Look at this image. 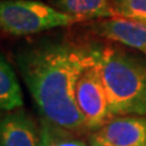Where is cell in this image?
<instances>
[{
	"label": "cell",
	"mask_w": 146,
	"mask_h": 146,
	"mask_svg": "<svg viewBox=\"0 0 146 146\" xmlns=\"http://www.w3.org/2000/svg\"><path fill=\"white\" fill-rule=\"evenodd\" d=\"M96 60V49L45 38L22 46L16 67L43 118L76 134L88 131L76 100L79 77Z\"/></svg>",
	"instance_id": "cell-1"
},
{
	"label": "cell",
	"mask_w": 146,
	"mask_h": 146,
	"mask_svg": "<svg viewBox=\"0 0 146 146\" xmlns=\"http://www.w3.org/2000/svg\"><path fill=\"white\" fill-rule=\"evenodd\" d=\"M111 116H146V58L118 46L96 49Z\"/></svg>",
	"instance_id": "cell-2"
},
{
	"label": "cell",
	"mask_w": 146,
	"mask_h": 146,
	"mask_svg": "<svg viewBox=\"0 0 146 146\" xmlns=\"http://www.w3.org/2000/svg\"><path fill=\"white\" fill-rule=\"evenodd\" d=\"M82 22L39 0H0V31L22 36Z\"/></svg>",
	"instance_id": "cell-3"
},
{
	"label": "cell",
	"mask_w": 146,
	"mask_h": 146,
	"mask_svg": "<svg viewBox=\"0 0 146 146\" xmlns=\"http://www.w3.org/2000/svg\"><path fill=\"white\" fill-rule=\"evenodd\" d=\"M76 100L88 131H94L112 118L98 58L79 77Z\"/></svg>",
	"instance_id": "cell-4"
},
{
	"label": "cell",
	"mask_w": 146,
	"mask_h": 146,
	"mask_svg": "<svg viewBox=\"0 0 146 146\" xmlns=\"http://www.w3.org/2000/svg\"><path fill=\"white\" fill-rule=\"evenodd\" d=\"M90 146H146V116H117L90 131Z\"/></svg>",
	"instance_id": "cell-5"
},
{
	"label": "cell",
	"mask_w": 146,
	"mask_h": 146,
	"mask_svg": "<svg viewBox=\"0 0 146 146\" xmlns=\"http://www.w3.org/2000/svg\"><path fill=\"white\" fill-rule=\"evenodd\" d=\"M40 123L23 108L0 111V146H39Z\"/></svg>",
	"instance_id": "cell-6"
},
{
	"label": "cell",
	"mask_w": 146,
	"mask_h": 146,
	"mask_svg": "<svg viewBox=\"0 0 146 146\" xmlns=\"http://www.w3.org/2000/svg\"><path fill=\"white\" fill-rule=\"evenodd\" d=\"M98 35L146 55V21L124 17L98 20L90 26Z\"/></svg>",
	"instance_id": "cell-7"
},
{
	"label": "cell",
	"mask_w": 146,
	"mask_h": 146,
	"mask_svg": "<svg viewBox=\"0 0 146 146\" xmlns=\"http://www.w3.org/2000/svg\"><path fill=\"white\" fill-rule=\"evenodd\" d=\"M115 0H49L58 11L77 17L80 21L117 17Z\"/></svg>",
	"instance_id": "cell-8"
},
{
	"label": "cell",
	"mask_w": 146,
	"mask_h": 146,
	"mask_svg": "<svg viewBox=\"0 0 146 146\" xmlns=\"http://www.w3.org/2000/svg\"><path fill=\"white\" fill-rule=\"evenodd\" d=\"M23 107V93L13 67L0 54V111Z\"/></svg>",
	"instance_id": "cell-9"
},
{
	"label": "cell",
	"mask_w": 146,
	"mask_h": 146,
	"mask_svg": "<svg viewBox=\"0 0 146 146\" xmlns=\"http://www.w3.org/2000/svg\"><path fill=\"white\" fill-rule=\"evenodd\" d=\"M40 144L39 146H90L73 131L50 122L46 118H40Z\"/></svg>",
	"instance_id": "cell-10"
},
{
	"label": "cell",
	"mask_w": 146,
	"mask_h": 146,
	"mask_svg": "<svg viewBox=\"0 0 146 146\" xmlns=\"http://www.w3.org/2000/svg\"><path fill=\"white\" fill-rule=\"evenodd\" d=\"M117 17L146 21V0H115Z\"/></svg>",
	"instance_id": "cell-11"
}]
</instances>
